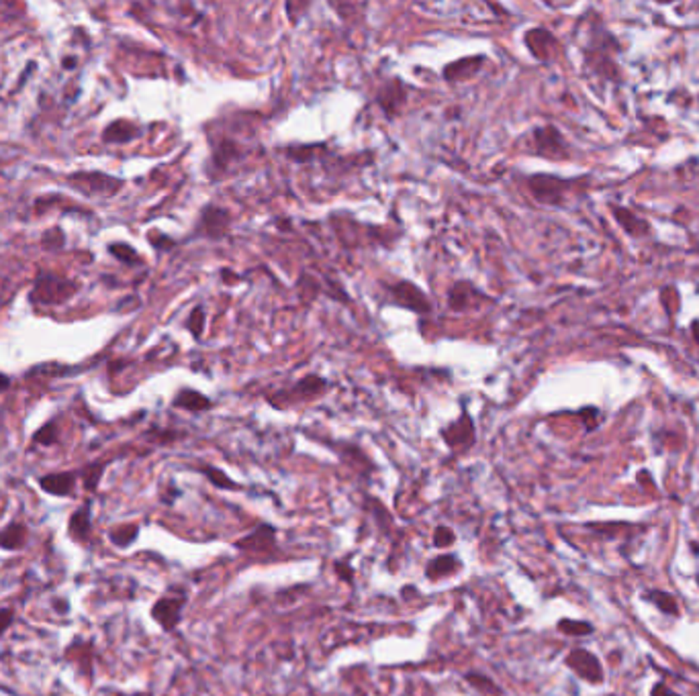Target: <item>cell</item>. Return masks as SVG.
Segmentation results:
<instances>
[{
    "label": "cell",
    "instance_id": "cell-1",
    "mask_svg": "<svg viewBox=\"0 0 699 696\" xmlns=\"http://www.w3.org/2000/svg\"><path fill=\"white\" fill-rule=\"evenodd\" d=\"M442 439H444V443L450 450H454L458 454L468 452L475 445V439H477V435H475V423H473L470 415L462 413L454 423H450L448 427L442 429Z\"/></svg>",
    "mask_w": 699,
    "mask_h": 696
},
{
    "label": "cell",
    "instance_id": "cell-2",
    "mask_svg": "<svg viewBox=\"0 0 699 696\" xmlns=\"http://www.w3.org/2000/svg\"><path fill=\"white\" fill-rule=\"evenodd\" d=\"M229 225H231V214L227 209L217 207V205H207L199 214L196 233L209 239H221L225 237Z\"/></svg>",
    "mask_w": 699,
    "mask_h": 696
},
{
    "label": "cell",
    "instance_id": "cell-3",
    "mask_svg": "<svg viewBox=\"0 0 699 696\" xmlns=\"http://www.w3.org/2000/svg\"><path fill=\"white\" fill-rule=\"evenodd\" d=\"M187 605V596H161L160 600L152 607V619L160 625L164 631H174L182 619V609Z\"/></svg>",
    "mask_w": 699,
    "mask_h": 696
},
{
    "label": "cell",
    "instance_id": "cell-4",
    "mask_svg": "<svg viewBox=\"0 0 699 696\" xmlns=\"http://www.w3.org/2000/svg\"><path fill=\"white\" fill-rule=\"evenodd\" d=\"M233 547L250 554H270L276 549V527L270 523H262L252 533L238 539Z\"/></svg>",
    "mask_w": 699,
    "mask_h": 696
},
{
    "label": "cell",
    "instance_id": "cell-5",
    "mask_svg": "<svg viewBox=\"0 0 699 696\" xmlns=\"http://www.w3.org/2000/svg\"><path fill=\"white\" fill-rule=\"evenodd\" d=\"M389 293L395 298V302H399L401 306H407L415 313H430L431 304L424 295V290H419L415 284H411L407 280H401V282L389 286Z\"/></svg>",
    "mask_w": 699,
    "mask_h": 696
},
{
    "label": "cell",
    "instance_id": "cell-6",
    "mask_svg": "<svg viewBox=\"0 0 699 696\" xmlns=\"http://www.w3.org/2000/svg\"><path fill=\"white\" fill-rule=\"evenodd\" d=\"M325 388H327V382L323 380L322 376L309 374L305 376L301 382H296L291 390H284L280 397H282L284 404H293V402L315 399V397H319V394L325 392Z\"/></svg>",
    "mask_w": 699,
    "mask_h": 696
},
{
    "label": "cell",
    "instance_id": "cell-7",
    "mask_svg": "<svg viewBox=\"0 0 699 696\" xmlns=\"http://www.w3.org/2000/svg\"><path fill=\"white\" fill-rule=\"evenodd\" d=\"M462 570V562L456 554H442L431 558L426 565V578L430 582H440L442 578H450Z\"/></svg>",
    "mask_w": 699,
    "mask_h": 696
},
{
    "label": "cell",
    "instance_id": "cell-8",
    "mask_svg": "<svg viewBox=\"0 0 699 696\" xmlns=\"http://www.w3.org/2000/svg\"><path fill=\"white\" fill-rule=\"evenodd\" d=\"M378 103L380 107L389 112V117H393L399 108L405 105V86L401 80H391L387 82L378 94Z\"/></svg>",
    "mask_w": 699,
    "mask_h": 696
},
{
    "label": "cell",
    "instance_id": "cell-9",
    "mask_svg": "<svg viewBox=\"0 0 699 696\" xmlns=\"http://www.w3.org/2000/svg\"><path fill=\"white\" fill-rule=\"evenodd\" d=\"M484 61L483 55H473V57H466V59H458L454 64H450L446 70H444V78L448 82H458V80H466V78H473L479 70H481V64Z\"/></svg>",
    "mask_w": 699,
    "mask_h": 696
},
{
    "label": "cell",
    "instance_id": "cell-10",
    "mask_svg": "<svg viewBox=\"0 0 699 696\" xmlns=\"http://www.w3.org/2000/svg\"><path fill=\"white\" fill-rule=\"evenodd\" d=\"M566 664H568V668H572L577 674H581L583 678H587V680H599V676H601V668H599V664H597V660L593 658L591 653H587V651H572L568 658H566Z\"/></svg>",
    "mask_w": 699,
    "mask_h": 696
},
{
    "label": "cell",
    "instance_id": "cell-11",
    "mask_svg": "<svg viewBox=\"0 0 699 696\" xmlns=\"http://www.w3.org/2000/svg\"><path fill=\"white\" fill-rule=\"evenodd\" d=\"M41 488L48 490L50 494H55V496H66L74 490V484H76V478L74 474L66 472V474H50V476H43L41 480Z\"/></svg>",
    "mask_w": 699,
    "mask_h": 696
},
{
    "label": "cell",
    "instance_id": "cell-12",
    "mask_svg": "<svg viewBox=\"0 0 699 696\" xmlns=\"http://www.w3.org/2000/svg\"><path fill=\"white\" fill-rule=\"evenodd\" d=\"M174 404L180 406V408L192 410V413L209 410L213 406V402L209 401L207 397H203L201 392H196V390H182V392H178V397L174 399Z\"/></svg>",
    "mask_w": 699,
    "mask_h": 696
},
{
    "label": "cell",
    "instance_id": "cell-13",
    "mask_svg": "<svg viewBox=\"0 0 699 696\" xmlns=\"http://www.w3.org/2000/svg\"><path fill=\"white\" fill-rule=\"evenodd\" d=\"M27 541V529L21 523H10L0 531V545L4 549H21Z\"/></svg>",
    "mask_w": 699,
    "mask_h": 696
},
{
    "label": "cell",
    "instance_id": "cell-14",
    "mask_svg": "<svg viewBox=\"0 0 699 696\" xmlns=\"http://www.w3.org/2000/svg\"><path fill=\"white\" fill-rule=\"evenodd\" d=\"M473 296H479V293L473 288L470 282H456L450 288V293H448V302H450V306L454 311H462V309L468 306V302H470Z\"/></svg>",
    "mask_w": 699,
    "mask_h": 696
},
{
    "label": "cell",
    "instance_id": "cell-15",
    "mask_svg": "<svg viewBox=\"0 0 699 696\" xmlns=\"http://www.w3.org/2000/svg\"><path fill=\"white\" fill-rule=\"evenodd\" d=\"M70 535L76 541H86L90 535V509L82 507L70 519Z\"/></svg>",
    "mask_w": 699,
    "mask_h": 696
},
{
    "label": "cell",
    "instance_id": "cell-16",
    "mask_svg": "<svg viewBox=\"0 0 699 696\" xmlns=\"http://www.w3.org/2000/svg\"><path fill=\"white\" fill-rule=\"evenodd\" d=\"M201 472L207 476V480L209 482L213 484V486H217L219 490H240L242 486L238 482H233L223 470H219V468H213V466H205V468H201Z\"/></svg>",
    "mask_w": 699,
    "mask_h": 696
},
{
    "label": "cell",
    "instance_id": "cell-17",
    "mask_svg": "<svg viewBox=\"0 0 699 696\" xmlns=\"http://www.w3.org/2000/svg\"><path fill=\"white\" fill-rule=\"evenodd\" d=\"M139 535V527L137 525H123V527H117L110 531V541L119 547H127L131 545L135 539Z\"/></svg>",
    "mask_w": 699,
    "mask_h": 696
},
{
    "label": "cell",
    "instance_id": "cell-18",
    "mask_svg": "<svg viewBox=\"0 0 699 696\" xmlns=\"http://www.w3.org/2000/svg\"><path fill=\"white\" fill-rule=\"evenodd\" d=\"M464 680H466L475 690L484 693V695H489V693H499V688L493 684V680H491L489 676L481 674V672H466V674H464Z\"/></svg>",
    "mask_w": 699,
    "mask_h": 696
},
{
    "label": "cell",
    "instance_id": "cell-19",
    "mask_svg": "<svg viewBox=\"0 0 699 696\" xmlns=\"http://www.w3.org/2000/svg\"><path fill=\"white\" fill-rule=\"evenodd\" d=\"M456 543V533L452 527H446V525H438L435 531H433V545L438 549H446V547H452Z\"/></svg>",
    "mask_w": 699,
    "mask_h": 696
},
{
    "label": "cell",
    "instance_id": "cell-20",
    "mask_svg": "<svg viewBox=\"0 0 699 696\" xmlns=\"http://www.w3.org/2000/svg\"><path fill=\"white\" fill-rule=\"evenodd\" d=\"M561 631H565L568 635H585L591 633V627L587 623H575V621H561L559 623Z\"/></svg>",
    "mask_w": 699,
    "mask_h": 696
},
{
    "label": "cell",
    "instance_id": "cell-21",
    "mask_svg": "<svg viewBox=\"0 0 699 696\" xmlns=\"http://www.w3.org/2000/svg\"><path fill=\"white\" fill-rule=\"evenodd\" d=\"M203 323H205V313H203V309H201V306H196V309L192 311V315H190V319H189V329L192 331V335H194V337H199V335H201V331H203Z\"/></svg>",
    "mask_w": 699,
    "mask_h": 696
},
{
    "label": "cell",
    "instance_id": "cell-22",
    "mask_svg": "<svg viewBox=\"0 0 699 696\" xmlns=\"http://www.w3.org/2000/svg\"><path fill=\"white\" fill-rule=\"evenodd\" d=\"M333 570H336V576H338L340 580H344V582H348V584L354 582V580H352V578H354V570L350 568V563L336 562Z\"/></svg>",
    "mask_w": 699,
    "mask_h": 696
},
{
    "label": "cell",
    "instance_id": "cell-23",
    "mask_svg": "<svg viewBox=\"0 0 699 696\" xmlns=\"http://www.w3.org/2000/svg\"><path fill=\"white\" fill-rule=\"evenodd\" d=\"M13 619H15V615H13V611H10V609H4V611H0V637H2V633H4V631L10 627Z\"/></svg>",
    "mask_w": 699,
    "mask_h": 696
}]
</instances>
